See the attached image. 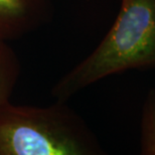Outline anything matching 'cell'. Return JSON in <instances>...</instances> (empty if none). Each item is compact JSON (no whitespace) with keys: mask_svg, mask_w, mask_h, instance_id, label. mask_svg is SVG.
I'll return each mask as SVG.
<instances>
[{"mask_svg":"<svg viewBox=\"0 0 155 155\" xmlns=\"http://www.w3.org/2000/svg\"><path fill=\"white\" fill-rule=\"evenodd\" d=\"M129 71H155V0H121L107 35L60 78L52 97L67 102L93 84Z\"/></svg>","mask_w":155,"mask_h":155,"instance_id":"1","label":"cell"},{"mask_svg":"<svg viewBox=\"0 0 155 155\" xmlns=\"http://www.w3.org/2000/svg\"><path fill=\"white\" fill-rule=\"evenodd\" d=\"M101 151L94 134L64 101L45 107L9 101L0 109V155H95Z\"/></svg>","mask_w":155,"mask_h":155,"instance_id":"2","label":"cell"},{"mask_svg":"<svg viewBox=\"0 0 155 155\" xmlns=\"http://www.w3.org/2000/svg\"><path fill=\"white\" fill-rule=\"evenodd\" d=\"M54 0H0V42L21 38L48 21Z\"/></svg>","mask_w":155,"mask_h":155,"instance_id":"3","label":"cell"},{"mask_svg":"<svg viewBox=\"0 0 155 155\" xmlns=\"http://www.w3.org/2000/svg\"><path fill=\"white\" fill-rule=\"evenodd\" d=\"M20 74V64L8 42H0V109L10 101Z\"/></svg>","mask_w":155,"mask_h":155,"instance_id":"4","label":"cell"},{"mask_svg":"<svg viewBox=\"0 0 155 155\" xmlns=\"http://www.w3.org/2000/svg\"><path fill=\"white\" fill-rule=\"evenodd\" d=\"M140 134V153L155 155V89H151L145 98Z\"/></svg>","mask_w":155,"mask_h":155,"instance_id":"5","label":"cell"}]
</instances>
